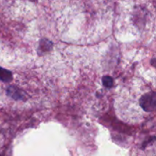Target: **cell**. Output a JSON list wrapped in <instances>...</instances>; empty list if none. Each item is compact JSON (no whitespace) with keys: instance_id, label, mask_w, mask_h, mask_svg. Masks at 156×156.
<instances>
[{"instance_id":"4","label":"cell","mask_w":156,"mask_h":156,"mask_svg":"<svg viewBox=\"0 0 156 156\" xmlns=\"http://www.w3.org/2000/svg\"><path fill=\"white\" fill-rule=\"evenodd\" d=\"M12 73L10 70L0 67V80L5 83H10L12 80Z\"/></svg>"},{"instance_id":"2","label":"cell","mask_w":156,"mask_h":156,"mask_svg":"<svg viewBox=\"0 0 156 156\" xmlns=\"http://www.w3.org/2000/svg\"><path fill=\"white\" fill-rule=\"evenodd\" d=\"M7 94L8 96H11L15 100H23L24 99V94L22 90L18 89V87L15 86H10L7 89Z\"/></svg>"},{"instance_id":"5","label":"cell","mask_w":156,"mask_h":156,"mask_svg":"<svg viewBox=\"0 0 156 156\" xmlns=\"http://www.w3.org/2000/svg\"><path fill=\"white\" fill-rule=\"evenodd\" d=\"M102 83L103 85L107 88H111L114 85V80L110 76H105L102 78Z\"/></svg>"},{"instance_id":"3","label":"cell","mask_w":156,"mask_h":156,"mask_svg":"<svg viewBox=\"0 0 156 156\" xmlns=\"http://www.w3.org/2000/svg\"><path fill=\"white\" fill-rule=\"evenodd\" d=\"M52 47H53V43L46 38H43L40 41L38 53L43 54L45 52H48L51 50Z\"/></svg>"},{"instance_id":"1","label":"cell","mask_w":156,"mask_h":156,"mask_svg":"<svg viewBox=\"0 0 156 156\" xmlns=\"http://www.w3.org/2000/svg\"><path fill=\"white\" fill-rule=\"evenodd\" d=\"M140 103L146 112L154 111L156 106L155 92L152 91L143 95L140 99Z\"/></svg>"}]
</instances>
